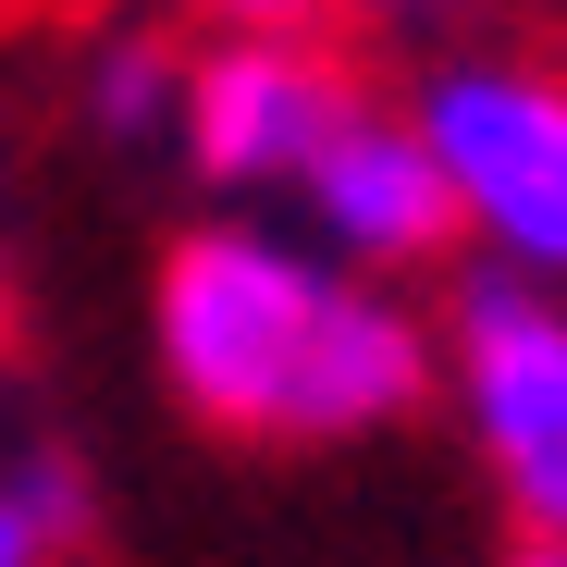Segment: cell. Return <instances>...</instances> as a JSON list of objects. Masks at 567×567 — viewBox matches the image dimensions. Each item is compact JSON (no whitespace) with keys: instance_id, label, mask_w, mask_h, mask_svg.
I'll return each instance as SVG.
<instances>
[{"instance_id":"1","label":"cell","mask_w":567,"mask_h":567,"mask_svg":"<svg viewBox=\"0 0 567 567\" xmlns=\"http://www.w3.org/2000/svg\"><path fill=\"white\" fill-rule=\"evenodd\" d=\"M148 358L173 408L235 444H358L432 408V321L259 210H210L161 247Z\"/></svg>"},{"instance_id":"2","label":"cell","mask_w":567,"mask_h":567,"mask_svg":"<svg viewBox=\"0 0 567 567\" xmlns=\"http://www.w3.org/2000/svg\"><path fill=\"white\" fill-rule=\"evenodd\" d=\"M408 124L444 173L456 247L482 271L567 284V62L530 50H444L408 86Z\"/></svg>"},{"instance_id":"3","label":"cell","mask_w":567,"mask_h":567,"mask_svg":"<svg viewBox=\"0 0 567 567\" xmlns=\"http://www.w3.org/2000/svg\"><path fill=\"white\" fill-rule=\"evenodd\" d=\"M432 395H456V432L494 468L518 543H567V284L468 259L432 321Z\"/></svg>"},{"instance_id":"4","label":"cell","mask_w":567,"mask_h":567,"mask_svg":"<svg viewBox=\"0 0 567 567\" xmlns=\"http://www.w3.org/2000/svg\"><path fill=\"white\" fill-rule=\"evenodd\" d=\"M358 74L321 50V25H210L185 50V100H173V161L210 198H284L309 173V148L346 124Z\"/></svg>"},{"instance_id":"5","label":"cell","mask_w":567,"mask_h":567,"mask_svg":"<svg viewBox=\"0 0 567 567\" xmlns=\"http://www.w3.org/2000/svg\"><path fill=\"white\" fill-rule=\"evenodd\" d=\"M284 198H297V235L309 247H333L346 271H383V284H408V271H432L456 247L444 173H432L408 100H370V86L346 100V124L309 148V173L284 185Z\"/></svg>"},{"instance_id":"6","label":"cell","mask_w":567,"mask_h":567,"mask_svg":"<svg viewBox=\"0 0 567 567\" xmlns=\"http://www.w3.org/2000/svg\"><path fill=\"white\" fill-rule=\"evenodd\" d=\"M173 100H185V38H161V25L86 38V62H74L86 136H112V148H173Z\"/></svg>"},{"instance_id":"7","label":"cell","mask_w":567,"mask_h":567,"mask_svg":"<svg viewBox=\"0 0 567 567\" xmlns=\"http://www.w3.org/2000/svg\"><path fill=\"white\" fill-rule=\"evenodd\" d=\"M86 518H100V494H86V456L74 444L0 456V567H62L86 543Z\"/></svg>"},{"instance_id":"8","label":"cell","mask_w":567,"mask_h":567,"mask_svg":"<svg viewBox=\"0 0 567 567\" xmlns=\"http://www.w3.org/2000/svg\"><path fill=\"white\" fill-rule=\"evenodd\" d=\"M210 25H333L346 0H198Z\"/></svg>"},{"instance_id":"9","label":"cell","mask_w":567,"mask_h":567,"mask_svg":"<svg viewBox=\"0 0 567 567\" xmlns=\"http://www.w3.org/2000/svg\"><path fill=\"white\" fill-rule=\"evenodd\" d=\"M494 567H567V543H506Z\"/></svg>"}]
</instances>
